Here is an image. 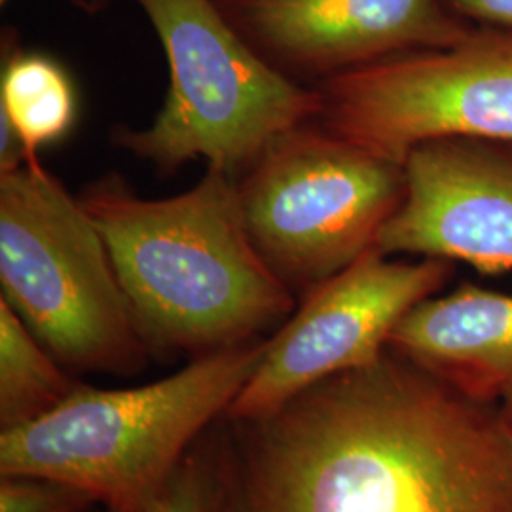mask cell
I'll return each instance as SVG.
<instances>
[{
  "instance_id": "obj_11",
  "label": "cell",
  "mask_w": 512,
  "mask_h": 512,
  "mask_svg": "<svg viewBox=\"0 0 512 512\" xmlns=\"http://www.w3.org/2000/svg\"><path fill=\"white\" fill-rule=\"evenodd\" d=\"M387 348L461 393L497 403L512 380V294L473 283L433 294L404 315Z\"/></svg>"
},
{
  "instance_id": "obj_4",
  "label": "cell",
  "mask_w": 512,
  "mask_h": 512,
  "mask_svg": "<svg viewBox=\"0 0 512 512\" xmlns=\"http://www.w3.org/2000/svg\"><path fill=\"white\" fill-rule=\"evenodd\" d=\"M164 48L169 88L145 128L110 143L160 177L203 160L238 179L285 131L317 118L321 95L256 54L215 0H133Z\"/></svg>"
},
{
  "instance_id": "obj_17",
  "label": "cell",
  "mask_w": 512,
  "mask_h": 512,
  "mask_svg": "<svg viewBox=\"0 0 512 512\" xmlns=\"http://www.w3.org/2000/svg\"><path fill=\"white\" fill-rule=\"evenodd\" d=\"M67 2H69L73 8H76L78 12H82V14L97 16V14L105 12L114 0H67Z\"/></svg>"
},
{
  "instance_id": "obj_1",
  "label": "cell",
  "mask_w": 512,
  "mask_h": 512,
  "mask_svg": "<svg viewBox=\"0 0 512 512\" xmlns=\"http://www.w3.org/2000/svg\"><path fill=\"white\" fill-rule=\"evenodd\" d=\"M226 512H512V431L393 349L220 440Z\"/></svg>"
},
{
  "instance_id": "obj_14",
  "label": "cell",
  "mask_w": 512,
  "mask_h": 512,
  "mask_svg": "<svg viewBox=\"0 0 512 512\" xmlns=\"http://www.w3.org/2000/svg\"><path fill=\"white\" fill-rule=\"evenodd\" d=\"M143 512H226L220 440H196Z\"/></svg>"
},
{
  "instance_id": "obj_20",
  "label": "cell",
  "mask_w": 512,
  "mask_h": 512,
  "mask_svg": "<svg viewBox=\"0 0 512 512\" xmlns=\"http://www.w3.org/2000/svg\"><path fill=\"white\" fill-rule=\"evenodd\" d=\"M107 512H114V511H107Z\"/></svg>"
},
{
  "instance_id": "obj_13",
  "label": "cell",
  "mask_w": 512,
  "mask_h": 512,
  "mask_svg": "<svg viewBox=\"0 0 512 512\" xmlns=\"http://www.w3.org/2000/svg\"><path fill=\"white\" fill-rule=\"evenodd\" d=\"M76 385L65 366L0 298V429L46 416Z\"/></svg>"
},
{
  "instance_id": "obj_5",
  "label": "cell",
  "mask_w": 512,
  "mask_h": 512,
  "mask_svg": "<svg viewBox=\"0 0 512 512\" xmlns=\"http://www.w3.org/2000/svg\"><path fill=\"white\" fill-rule=\"evenodd\" d=\"M0 289L78 372L137 374L152 357L90 213L42 162L0 173Z\"/></svg>"
},
{
  "instance_id": "obj_19",
  "label": "cell",
  "mask_w": 512,
  "mask_h": 512,
  "mask_svg": "<svg viewBox=\"0 0 512 512\" xmlns=\"http://www.w3.org/2000/svg\"><path fill=\"white\" fill-rule=\"evenodd\" d=\"M0 2H2V4H6V2H8V0H0Z\"/></svg>"
},
{
  "instance_id": "obj_8",
  "label": "cell",
  "mask_w": 512,
  "mask_h": 512,
  "mask_svg": "<svg viewBox=\"0 0 512 512\" xmlns=\"http://www.w3.org/2000/svg\"><path fill=\"white\" fill-rule=\"evenodd\" d=\"M452 274V262L439 258L366 251L298 300L266 338L260 363L224 418L260 420L330 376L376 363L404 315L439 293Z\"/></svg>"
},
{
  "instance_id": "obj_12",
  "label": "cell",
  "mask_w": 512,
  "mask_h": 512,
  "mask_svg": "<svg viewBox=\"0 0 512 512\" xmlns=\"http://www.w3.org/2000/svg\"><path fill=\"white\" fill-rule=\"evenodd\" d=\"M76 120V92L67 69L50 55L2 38L0 173L40 162V150L61 141Z\"/></svg>"
},
{
  "instance_id": "obj_2",
  "label": "cell",
  "mask_w": 512,
  "mask_h": 512,
  "mask_svg": "<svg viewBox=\"0 0 512 512\" xmlns=\"http://www.w3.org/2000/svg\"><path fill=\"white\" fill-rule=\"evenodd\" d=\"M109 247L152 357L190 359L264 340L298 298L256 249L238 179L207 169L177 196L150 200L109 171L78 192Z\"/></svg>"
},
{
  "instance_id": "obj_10",
  "label": "cell",
  "mask_w": 512,
  "mask_h": 512,
  "mask_svg": "<svg viewBox=\"0 0 512 512\" xmlns=\"http://www.w3.org/2000/svg\"><path fill=\"white\" fill-rule=\"evenodd\" d=\"M403 169V202L378 238L382 253L511 272L512 143L433 139L412 148Z\"/></svg>"
},
{
  "instance_id": "obj_18",
  "label": "cell",
  "mask_w": 512,
  "mask_h": 512,
  "mask_svg": "<svg viewBox=\"0 0 512 512\" xmlns=\"http://www.w3.org/2000/svg\"><path fill=\"white\" fill-rule=\"evenodd\" d=\"M497 408H499L503 420H505V423L509 425V429L512 431V380L501 391V395L497 399Z\"/></svg>"
},
{
  "instance_id": "obj_9",
  "label": "cell",
  "mask_w": 512,
  "mask_h": 512,
  "mask_svg": "<svg viewBox=\"0 0 512 512\" xmlns=\"http://www.w3.org/2000/svg\"><path fill=\"white\" fill-rule=\"evenodd\" d=\"M256 54L317 86L395 55L444 48L475 25L448 0H215Z\"/></svg>"
},
{
  "instance_id": "obj_7",
  "label": "cell",
  "mask_w": 512,
  "mask_h": 512,
  "mask_svg": "<svg viewBox=\"0 0 512 512\" xmlns=\"http://www.w3.org/2000/svg\"><path fill=\"white\" fill-rule=\"evenodd\" d=\"M315 88L319 126L395 164L433 139L512 143V31L475 27L452 46L387 57Z\"/></svg>"
},
{
  "instance_id": "obj_15",
  "label": "cell",
  "mask_w": 512,
  "mask_h": 512,
  "mask_svg": "<svg viewBox=\"0 0 512 512\" xmlns=\"http://www.w3.org/2000/svg\"><path fill=\"white\" fill-rule=\"evenodd\" d=\"M97 501L73 484L35 475H2L0 512H86Z\"/></svg>"
},
{
  "instance_id": "obj_6",
  "label": "cell",
  "mask_w": 512,
  "mask_h": 512,
  "mask_svg": "<svg viewBox=\"0 0 512 512\" xmlns=\"http://www.w3.org/2000/svg\"><path fill=\"white\" fill-rule=\"evenodd\" d=\"M238 190L256 249L300 300L378 247L404 169L311 120L279 135Z\"/></svg>"
},
{
  "instance_id": "obj_16",
  "label": "cell",
  "mask_w": 512,
  "mask_h": 512,
  "mask_svg": "<svg viewBox=\"0 0 512 512\" xmlns=\"http://www.w3.org/2000/svg\"><path fill=\"white\" fill-rule=\"evenodd\" d=\"M448 4L475 27L512 31V0H448Z\"/></svg>"
},
{
  "instance_id": "obj_3",
  "label": "cell",
  "mask_w": 512,
  "mask_h": 512,
  "mask_svg": "<svg viewBox=\"0 0 512 512\" xmlns=\"http://www.w3.org/2000/svg\"><path fill=\"white\" fill-rule=\"evenodd\" d=\"M264 348L266 338L207 353L141 387L78 384L46 416L0 431V473L54 478L107 511L143 512L207 425L226 414Z\"/></svg>"
}]
</instances>
